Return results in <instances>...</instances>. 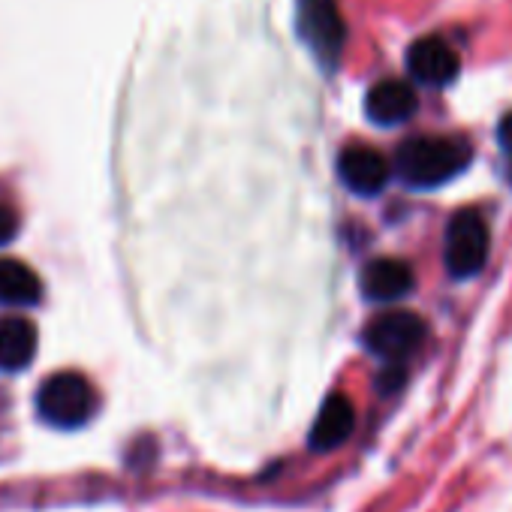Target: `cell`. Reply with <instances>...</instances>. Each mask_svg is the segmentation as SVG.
Masks as SVG:
<instances>
[{
  "label": "cell",
  "mask_w": 512,
  "mask_h": 512,
  "mask_svg": "<svg viewBox=\"0 0 512 512\" xmlns=\"http://www.w3.org/2000/svg\"><path fill=\"white\" fill-rule=\"evenodd\" d=\"M296 25L302 43L314 52V58L326 70H335L347 43V25L338 0H302Z\"/></svg>",
  "instance_id": "cell-5"
},
{
  "label": "cell",
  "mask_w": 512,
  "mask_h": 512,
  "mask_svg": "<svg viewBox=\"0 0 512 512\" xmlns=\"http://www.w3.org/2000/svg\"><path fill=\"white\" fill-rule=\"evenodd\" d=\"M40 296H43V281L31 266L19 260H0V305L28 308L37 305Z\"/></svg>",
  "instance_id": "cell-12"
},
{
  "label": "cell",
  "mask_w": 512,
  "mask_h": 512,
  "mask_svg": "<svg viewBox=\"0 0 512 512\" xmlns=\"http://www.w3.org/2000/svg\"><path fill=\"white\" fill-rule=\"evenodd\" d=\"M37 413L55 428H82L97 413V392L88 377L76 371H61L40 386Z\"/></svg>",
  "instance_id": "cell-3"
},
{
  "label": "cell",
  "mask_w": 512,
  "mask_h": 512,
  "mask_svg": "<svg viewBox=\"0 0 512 512\" xmlns=\"http://www.w3.org/2000/svg\"><path fill=\"white\" fill-rule=\"evenodd\" d=\"M473 160V148L458 136H413L395 154V172L407 187L434 190L458 178Z\"/></svg>",
  "instance_id": "cell-1"
},
{
  "label": "cell",
  "mask_w": 512,
  "mask_h": 512,
  "mask_svg": "<svg viewBox=\"0 0 512 512\" xmlns=\"http://www.w3.org/2000/svg\"><path fill=\"white\" fill-rule=\"evenodd\" d=\"M491 253V232L479 211H458L446 226V272L455 281L476 278Z\"/></svg>",
  "instance_id": "cell-4"
},
{
  "label": "cell",
  "mask_w": 512,
  "mask_h": 512,
  "mask_svg": "<svg viewBox=\"0 0 512 512\" xmlns=\"http://www.w3.org/2000/svg\"><path fill=\"white\" fill-rule=\"evenodd\" d=\"M353 428H356V407L347 395L335 392L323 401L317 422L308 434V446L314 452H332L353 437Z\"/></svg>",
  "instance_id": "cell-9"
},
{
  "label": "cell",
  "mask_w": 512,
  "mask_h": 512,
  "mask_svg": "<svg viewBox=\"0 0 512 512\" xmlns=\"http://www.w3.org/2000/svg\"><path fill=\"white\" fill-rule=\"evenodd\" d=\"M425 320L413 311H386L374 317L365 332L362 344L371 356L383 362V368H401L407 371V362L425 341Z\"/></svg>",
  "instance_id": "cell-2"
},
{
  "label": "cell",
  "mask_w": 512,
  "mask_h": 512,
  "mask_svg": "<svg viewBox=\"0 0 512 512\" xmlns=\"http://www.w3.org/2000/svg\"><path fill=\"white\" fill-rule=\"evenodd\" d=\"M37 356V326L25 317H0V371H22Z\"/></svg>",
  "instance_id": "cell-11"
},
{
  "label": "cell",
  "mask_w": 512,
  "mask_h": 512,
  "mask_svg": "<svg viewBox=\"0 0 512 512\" xmlns=\"http://www.w3.org/2000/svg\"><path fill=\"white\" fill-rule=\"evenodd\" d=\"M407 73L428 88H446L461 73L458 52L443 37H422L407 49Z\"/></svg>",
  "instance_id": "cell-6"
},
{
  "label": "cell",
  "mask_w": 512,
  "mask_h": 512,
  "mask_svg": "<svg viewBox=\"0 0 512 512\" xmlns=\"http://www.w3.org/2000/svg\"><path fill=\"white\" fill-rule=\"evenodd\" d=\"M416 106H419L416 91L401 79H383L365 97V115L377 127H398L410 121L416 115Z\"/></svg>",
  "instance_id": "cell-10"
},
{
  "label": "cell",
  "mask_w": 512,
  "mask_h": 512,
  "mask_svg": "<svg viewBox=\"0 0 512 512\" xmlns=\"http://www.w3.org/2000/svg\"><path fill=\"white\" fill-rule=\"evenodd\" d=\"M497 142H500V148L512 157V112L503 115V121H500V127H497Z\"/></svg>",
  "instance_id": "cell-14"
},
{
  "label": "cell",
  "mask_w": 512,
  "mask_h": 512,
  "mask_svg": "<svg viewBox=\"0 0 512 512\" xmlns=\"http://www.w3.org/2000/svg\"><path fill=\"white\" fill-rule=\"evenodd\" d=\"M359 287H362V296L368 302L389 305V302H401L404 296H410L413 287H416V278H413V269L404 260H395V256H380V260H371L362 269Z\"/></svg>",
  "instance_id": "cell-8"
},
{
  "label": "cell",
  "mask_w": 512,
  "mask_h": 512,
  "mask_svg": "<svg viewBox=\"0 0 512 512\" xmlns=\"http://www.w3.org/2000/svg\"><path fill=\"white\" fill-rule=\"evenodd\" d=\"M16 232H19V214L7 202H0V244L13 241Z\"/></svg>",
  "instance_id": "cell-13"
},
{
  "label": "cell",
  "mask_w": 512,
  "mask_h": 512,
  "mask_svg": "<svg viewBox=\"0 0 512 512\" xmlns=\"http://www.w3.org/2000/svg\"><path fill=\"white\" fill-rule=\"evenodd\" d=\"M338 175L347 190H353L359 196H377L389 184L392 169L380 151H374L368 145H353L338 157Z\"/></svg>",
  "instance_id": "cell-7"
}]
</instances>
